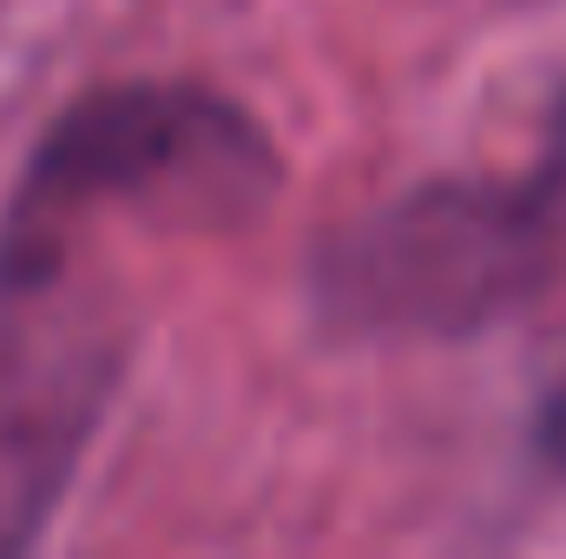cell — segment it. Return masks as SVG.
<instances>
[{"label":"cell","instance_id":"obj_1","mask_svg":"<svg viewBox=\"0 0 566 559\" xmlns=\"http://www.w3.org/2000/svg\"><path fill=\"white\" fill-rule=\"evenodd\" d=\"M271 133L205 86H99L66 106L0 211V289L27 296L66 271V238L93 211L165 204L231 218L277 184Z\"/></svg>","mask_w":566,"mask_h":559},{"label":"cell","instance_id":"obj_2","mask_svg":"<svg viewBox=\"0 0 566 559\" xmlns=\"http://www.w3.org/2000/svg\"><path fill=\"white\" fill-rule=\"evenodd\" d=\"M566 271V231L541 184H422L316 251V303L349 329L461 336Z\"/></svg>","mask_w":566,"mask_h":559},{"label":"cell","instance_id":"obj_3","mask_svg":"<svg viewBox=\"0 0 566 559\" xmlns=\"http://www.w3.org/2000/svg\"><path fill=\"white\" fill-rule=\"evenodd\" d=\"M527 178L541 184V198L554 204V218H560V231H566V93H560V106H554V119H547V145H541V158H534Z\"/></svg>","mask_w":566,"mask_h":559},{"label":"cell","instance_id":"obj_4","mask_svg":"<svg viewBox=\"0 0 566 559\" xmlns=\"http://www.w3.org/2000/svg\"><path fill=\"white\" fill-rule=\"evenodd\" d=\"M541 447L566 467V382L547 395V415H541Z\"/></svg>","mask_w":566,"mask_h":559}]
</instances>
